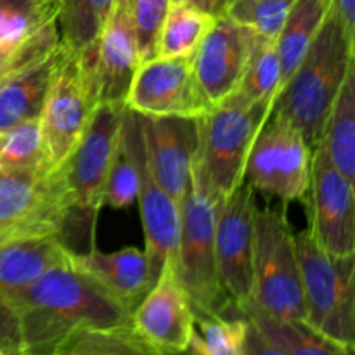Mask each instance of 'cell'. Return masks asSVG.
Wrapping results in <instances>:
<instances>
[{
	"label": "cell",
	"instance_id": "cell-12",
	"mask_svg": "<svg viewBox=\"0 0 355 355\" xmlns=\"http://www.w3.org/2000/svg\"><path fill=\"white\" fill-rule=\"evenodd\" d=\"M311 234L328 255L355 257L354 182L331 163L321 144L312 149L307 196Z\"/></svg>",
	"mask_w": 355,
	"mask_h": 355
},
{
	"label": "cell",
	"instance_id": "cell-23",
	"mask_svg": "<svg viewBox=\"0 0 355 355\" xmlns=\"http://www.w3.org/2000/svg\"><path fill=\"white\" fill-rule=\"evenodd\" d=\"M326 155L349 180L355 179V66L349 69L326 120L321 141Z\"/></svg>",
	"mask_w": 355,
	"mask_h": 355
},
{
	"label": "cell",
	"instance_id": "cell-31",
	"mask_svg": "<svg viewBox=\"0 0 355 355\" xmlns=\"http://www.w3.org/2000/svg\"><path fill=\"white\" fill-rule=\"evenodd\" d=\"M0 168H51L45 159L38 118L0 134Z\"/></svg>",
	"mask_w": 355,
	"mask_h": 355
},
{
	"label": "cell",
	"instance_id": "cell-33",
	"mask_svg": "<svg viewBox=\"0 0 355 355\" xmlns=\"http://www.w3.org/2000/svg\"><path fill=\"white\" fill-rule=\"evenodd\" d=\"M130 16L137 37L141 62L156 58L159 30L170 9L168 0H120Z\"/></svg>",
	"mask_w": 355,
	"mask_h": 355
},
{
	"label": "cell",
	"instance_id": "cell-6",
	"mask_svg": "<svg viewBox=\"0 0 355 355\" xmlns=\"http://www.w3.org/2000/svg\"><path fill=\"white\" fill-rule=\"evenodd\" d=\"M245 302H250L269 318L305 321L295 234L284 205L276 208L257 207L253 222L252 295Z\"/></svg>",
	"mask_w": 355,
	"mask_h": 355
},
{
	"label": "cell",
	"instance_id": "cell-37",
	"mask_svg": "<svg viewBox=\"0 0 355 355\" xmlns=\"http://www.w3.org/2000/svg\"><path fill=\"white\" fill-rule=\"evenodd\" d=\"M38 28V26H37ZM33 31V30H31ZM30 31V33H31ZM30 33L26 35H19V37H7V38H0V69L6 68L14 58H16L17 51H19L21 44L24 42V38L28 37Z\"/></svg>",
	"mask_w": 355,
	"mask_h": 355
},
{
	"label": "cell",
	"instance_id": "cell-40",
	"mask_svg": "<svg viewBox=\"0 0 355 355\" xmlns=\"http://www.w3.org/2000/svg\"><path fill=\"white\" fill-rule=\"evenodd\" d=\"M170 7H179V6H186V3H191V0H168Z\"/></svg>",
	"mask_w": 355,
	"mask_h": 355
},
{
	"label": "cell",
	"instance_id": "cell-15",
	"mask_svg": "<svg viewBox=\"0 0 355 355\" xmlns=\"http://www.w3.org/2000/svg\"><path fill=\"white\" fill-rule=\"evenodd\" d=\"M137 121L146 162L153 177L180 203L189 189L196 156V118L137 114Z\"/></svg>",
	"mask_w": 355,
	"mask_h": 355
},
{
	"label": "cell",
	"instance_id": "cell-7",
	"mask_svg": "<svg viewBox=\"0 0 355 355\" xmlns=\"http://www.w3.org/2000/svg\"><path fill=\"white\" fill-rule=\"evenodd\" d=\"M305 324L342 347H354L355 257L328 255L309 229L295 234Z\"/></svg>",
	"mask_w": 355,
	"mask_h": 355
},
{
	"label": "cell",
	"instance_id": "cell-18",
	"mask_svg": "<svg viewBox=\"0 0 355 355\" xmlns=\"http://www.w3.org/2000/svg\"><path fill=\"white\" fill-rule=\"evenodd\" d=\"M139 66L141 55L134 24L123 3L114 0L97 44L96 78L99 104H125Z\"/></svg>",
	"mask_w": 355,
	"mask_h": 355
},
{
	"label": "cell",
	"instance_id": "cell-5",
	"mask_svg": "<svg viewBox=\"0 0 355 355\" xmlns=\"http://www.w3.org/2000/svg\"><path fill=\"white\" fill-rule=\"evenodd\" d=\"M78 218L64 163L58 168H0V245L58 236Z\"/></svg>",
	"mask_w": 355,
	"mask_h": 355
},
{
	"label": "cell",
	"instance_id": "cell-36",
	"mask_svg": "<svg viewBox=\"0 0 355 355\" xmlns=\"http://www.w3.org/2000/svg\"><path fill=\"white\" fill-rule=\"evenodd\" d=\"M331 10L350 35H355V0H331Z\"/></svg>",
	"mask_w": 355,
	"mask_h": 355
},
{
	"label": "cell",
	"instance_id": "cell-38",
	"mask_svg": "<svg viewBox=\"0 0 355 355\" xmlns=\"http://www.w3.org/2000/svg\"><path fill=\"white\" fill-rule=\"evenodd\" d=\"M191 3H193L194 7H198V9L218 17V16H224L229 3H231V0H191Z\"/></svg>",
	"mask_w": 355,
	"mask_h": 355
},
{
	"label": "cell",
	"instance_id": "cell-1",
	"mask_svg": "<svg viewBox=\"0 0 355 355\" xmlns=\"http://www.w3.org/2000/svg\"><path fill=\"white\" fill-rule=\"evenodd\" d=\"M6 305L14 318L16 355H54L83 329L132 326V311L76 267L75 260L45 272Z\"/></svg>",
	"mask_w": 355,
	"mask_h": 355
},
{
	"label": "cell",
	"instance_id": "cell-39",
	"mask_svg": "<svg viewBox=\"0 0 355 355\" xmlns=\"http://www.w3.org/2000/svg\"><path fill=\"white\" fill-rule=\"evenodd\" d=\"M33 9L38 12L45 14H58L59 12V0H28Z\"/></svg>",
	"mask_w": 355,
	"mask_h": 355
},
{
	"label": "cell",
	"instance_id": "cell-11",
	"mask_svg": "<svg viewBox=\"0 0 355 355\" xmlns=\"http://www.w3.org/2000/svg\"><path fill=\"white\" fill-rule=\"evenodd\" d=\"M125 106L142 116L200 118L214 107L194 71V54L141 62Z\"/></svg>",
	"mask_w": 355,
	"mask_h": 355
},
{
	"label": "cell",
	"instance_id": "cell-25",
	"mask_svg": "<svg viewBox=\"0 0 355 355\" xmlns=\"http://www.w3.org/2000/svg\"><path fill=\"white\" fill-rule=\"evenodd\" d=\"M238 309L253 328L259 329L269 342L279 347L286 355H342L347 349L315 333L304 321L269 318L253 307L250 302H241Z\"/></svg>",
	"mask_w": 355,
	"mask_h": 355
},
{
	"label": "cell",
	"instance_id": "cell-19",
	"mask_svg": "<svg viewBox=\"0 0 355 355\" xmlns=\"http://www.w3.org/2000/svg\"><path fill=\"white\" fill-rule=\"evenodd\" d=\"M75 250L58 236L17 239L0 245V302L14 300L55 267L69 266Z\"/></svg>",
	"mask_w": 355,
	"mask_h": 355
},
{
	"label": "cell",
	"instance_id": "cell-4",
	"mask_svg": "<svg viewBox=\"0 0 355 355\" xmlns=\"http://www.w3.org/2000/svg\"><path fill=\"white\" fill-rule=\"evenodd\" d=\"M272 103H252L236 90L196 118L198 148L193 172L218 198L245 180L250 149Z\"/></svg>",
	"mask_w": 355,
	"mask_h": 355
},
{
	"label": "cell",
	"instance_id": "cell-24",
	"mask_svg": "<svg viewBox=\"0 0 355 355\" xmlns=\"http://www.w3.org/2000/svg\"><path fill=\"white\" fill-rule=\"evenodd\" d=\"M114 0H59V42L96 62L97 44Z\"/></svg>",
	"mask_w": 355,
	"mask_h": 355
},
{
	"label": "cell",
	"instance_id": "cell-20",
	"mask_svg": "<svg viewBox=\"0 0 355 355\" xmlns=\"http://www.w3.org/2000/svg\"><path fill=\"white\" fill-rule=\"evenodd\" d=\"M73 260L76 267L96 279L128 311H134L155 284L144 250L134 246L111 253L99 252L92 246L89 253L75 252Z\"/></svg>",
	"mask_w": 355,
	"mask_h": 355
},
{
	"label": "cell",
	"instance_id": "cell-42",
	"mask_svg": "<svg viewBox=\"0 0 355 355\" xmlns=\"http://www.w3.org/2000/svg\"><path fill=\"white\" fill-rule=\"evenodd\" d=\"M0 355H7L6 352H2V350H0Z\"/></svg>",
	"mask_w": 355,
	"mask_h": 355
},
{
	"label": "cell",
	"instance_id": "cell-32",
	"mask_svg": "<svg viewBox=\"0 0 355 355\" xmlns=\"http://www.w3.org/2000/svg\"><path fill=\"white\" fill-rule=\"evenodd\" d=\"M293 0H231L227 14L236 23L255 30L260 37L276 40Z\"/></svg>",
	"mask_w": 355,
	"mask_h": 355
},
{
	"label": "cell",
	"instance_id": "cell-22",
	"mask_svg": "<svg viewBox=\"0 0 355 355\" xmlns=\"http://www.w3.org/2000/svg\"><path fill=\"white\" fill-rule=\"evenodd\" d=\"M331 9V0H293L286 21L276 38V51L281 64V89L288 82L312 40L321 30Z\"/></svg>",
	"mask_w": 355,
	"mask_h": 355
},
{
	"label": "cell",
	"instance_id": "cell-16",
	"mask_svg": "<svg viewBox=\"0 0 355 355\" xmlns=\"http://www.w3.org/2000/svg\"><path fill=\"white\" fill-rule=\"evenodd\" d=\"M132 328L163 352H187L194 328V311L177 279L175 266H166L151 290L135 305Z\"/></svg>",
	"mask_w": 355,
	"mask_h": 355
},
{
	"label": "cell",
	"instance_id": "cell-13",
	"mask_svg": "<svg viewBox=\"0 0 355 355\" xmlns=\"http://www.w3.org/2000/svg\"><path fill=\"white\" fill-rule=\"evenodd\" d=\"M255 211V189L246 180L222 198L218 205L215 224L218 276L236 305L248 300L252 295Z\"/></svg>",
	"mask_w": 355,
	"mask_h": 355
},
{
	"label": "cell",
	"instance_id": "cell-17",
	"mask_svg": "<svg viewBox=\"0 0 355 355\" xmlns=\"http://www.w3.org/2000/svg\"><path fill=\"white\" fill-rule=\"evenodd\" d=\"M134 151L139 168L137 201L144 227V253L153 281L156 283L166 266H175L180 232V203L156 182L149 170L139 130L137 113L134 123Z\"/></svg>",
	"mask_w": 355,
	"mask_h": 355
},
{
	"label": "cell",
	"instance_id": "cell-2",
	"mask_svg": "<svg viewBox=\"0 0 355 355\" xmlns=\"http://www.w3.org/2000/svg\"><path fill=\"white\" fill-rule=\"evenodd\" d=\"M355 66V35L329 9L321 30L274 101L272 111L290 120L307 144L321 141L333 103Z\"/></svg>",
	"mask_w": 355,
	"mask_h": 355
},
{
	"label": "cell",
	"instance_id": "cell-10",
	"mask_svg": "<svg viewBox=\"0 0 355 355\" xmlns=\"http://www.w3.org/2000/svg\"><path fill=\"white\" fill-rule=\"evenodd\" d=\"M125 111V104H99L78 146L64 162L76 215L83 217L92 234L97 215L104 205V187L120 139Z\"/></svg>",
	"mask_w": 355,
	"mask_h": 355
},
{
	"label": "cell",
	"instance_id": "cell-34",
	"mask_svg": "<svg viewBox=\"0 0 355 355\" xmlns=\"http://www.w3.org/2000/svg\"><path fill=\"white\" fill-rule=\"evenodd\" d=\"M51 19L58 14L38 12L28 0H0V38L26 35Z\"/></svg>",
	"mask_w": 355,
	"mask_h": 355
},
{
	"label": "cell",
	"instance_id": "cell-41",
	"mask_svg": "<svg viewBox=\"0 0 355 355\" xmlns=\"http://www.w3.org/2000/svg\"><path fill=\"white\" fill-rule=\"evenodd\" d=\"M342 355H354V347H347V349L342 352Z\"/></svg>",
	"mask_w": 355,
	"mask_h": 355
},
{
	"label": "cell",
	"instance_id": "cell-14",
	"mask_svg": "<svg viewBox=\"0 0 355 355\" xmlns=\"http://www.w3.org/2000/svg\"><path fill=\"white\" fill-rule=\"evenodd\" d=\"M260 35L224 14L215 17L194 52V71L211 104L236 92Z\"/></svg>",
	"mask_w": 355,
	"mask_h": 355
},
{
	"label": "cell",
	"instance_id": "cell-29",
	"mask_svg": "<svg viewBox=\"0 0 355 355\" xmlns=\"http://www.w3.org/2000/svg\"><path fill=\"white\" fill-rule=\"evenodd\" d=\"M214 21L215 16L198 9L193 3L170 7L159 30L156 55L175 58L194 54Z\"/></svg>",
	"mask_w": 355,
	"mask_h": 355
},
{
	"label": "cell",
	"instance_id": "cell-28",
	"mask_svg": "<svg viewBox=\"0 0 355 355\" xmlns=\"http://www.w3.org/2000/svg\"><path fill=\"white\" fill-rule=\"evenodd\" d=\"M54 355H172L146 342L132 326L83 329L69 336Z\"/></svg>",
	"mask_w": 355,
	"mask_h": 355
},
{
	"label": "cell",
	"instance_id": "cell-9",
	"mask_svg": "<svg viewBox=\"0 0 355 355\" xmlns=\"http://www.w3.org/2000/svg\"><path fill=\"white\" fill-rule=\"evenodd\" d=\"M312 148L302 132L270 111L260 127L245 166V180L255 191L281 201L305 200L311 182Z\"/></svg>",
	"mask_w": 355,
	"mask_h": 355
},
{
	"label": "cell",
	"instance_id": "cell-8",
	"mask_svg": "<svg viewBox=\"0 0 355 355\" xmlns=\"http://www.w3.org/2000/svg\"><path fill=\"white\" fill-rule=\"evenodd\" d=\"M97 106L96 62L59 42L58 59L38 116L51 168L61 166L75 151Z\"/></svg>",
	"mask_w": 355,
	"mask_h": 355
},
{
	"label": "cell",
	"instance_id": "cell-35",
	"mask_svg": "<svg viewBox=\"0 0 355 355\" xmlns=\"http://www.w3.org/2000/svg\"><path fill=\"white\" fill-rule=\"evenodd\" d=\"M250 322V321H248ZM246 355H286L279 347L266 338L257 328L250 324L248 342H246Z\"/></svg>",
	"mask_w": 355,
	"mask_h": 355
},
{
	"label": "cell",
	"instance_id": "cell-3",
	"mask_svg": "<svg viewBox=\"0 0 355 355\" xmlns=\"http://www.w3.org/2000/svg\"><path fill=\"white\" fill-rule=\"evenodd\" d=\"M220 201L191 172L189 189L180 201L175 274L196 318L241 314L218 276L215 224Z\"/></svg>",
	"mask_w": 355,
	"mask_h": 355
},
{
	"label": "cell",
	"instance_id": "cell-27",
	"mask_svg": "<svg viewBox=\"0 0 355 355\" xmlns=\"http://www.w3.org/2000/svg\"><path fill=\"white\" fill-rule=\"evenodd\" d=\"M250 322L243 314L196 318L189 355H246Z\"/></svg>",
	"mask_w": 355,
	"mask_h": 355
},
{
	"label": "cell",
	"instance_id": "cell-30",
	"mask_svg": "<svg viewBox=\"0 0 355 355\" xmlns=\"http://www.w3.org/2000/svg\"><path fill=\"white\" fill-rule=\"evenodd\" d=\"M281 90V64L276 40L259 37L238 92L252 103H272Z\"/></svg>",
	"mask_w": 355,
	"mask_h": 355
},
{
	"label": "cell",
	"instance_id": "cell-26",
	"mask_svg": "<svg viewBox=\"0 0 355 355\" xmlns=\"http://www.w3.org/2000/svg\"><path fill=\"white\" fill-rule=\"evenodd\" d=\"M134 123L135 113L127 107L104 187V205L114 210H125L137 200L139 168L134 151Z\"/></svg>",
	"mask_w": 355,
	"mask_h": 355
},
{
	"label": "cell",
	"instance_id": "cell-21",
	"mask_svg": "<svg viewBox=\"0 0 355 355\" xmlns=\"http://www.w3.org/2000/svg\"><path fill=\"white\" fill-rule=\"evenodd\" d=\"M58 47L19 69L0 90V134L14 125L40 116L58 59Z\"/></svg>",
	"mask_w": 355,
	"mask_h": 355
}]
</instances>
